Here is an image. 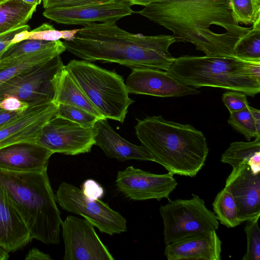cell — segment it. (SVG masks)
<instances>
[{"mask_svg":"<svg viewBox=\"0 0 260 260\" xmlns=\"http://www.w3.org/2000/svg\"><path fill=\"white\" fill-rule=\"evenodd\" d=\"M259 217L247 221L244 228L247 237V249L243 260L260 259V230L258 224Z\"/></svg>","mask_w":260,"mask_h":260,"instance_id":"obj_32","label":"cell"},{"mask_svg":"<svg viewBox=\"0 0 260 260\" xmlns=\"http://www.w3.org/2000/svg\"><path fill=\"white\" fill-rule=\"evenodd\" d=\"M212 205L213 212L220 224L228 228H233L242 223L239 218L238 208L234 197L225 188L217 193Z\"/></svg>","mask_w":260,"mask_h":260,"instance_id":"obj_26","label":"cell"},{"mask_svg":"<svg viewBox=\"0 0 260 260\" xmlns=\"http://www.w3.org/2000/svg\"><path fill=\"white\" fill-rule=\"evenodd\" d=\"M134 5H140L144 7L149 4L162 0H130Z\"/></svg>","mask_w":260,"mask_h":260,"instance_id":"obj_41","label":"cell"},{"mask_svg":"<svg viewBox=\"0 0 260 260\" xmlns=\"http://www.w3.org/2000/svg\"><path fill=\"white\" fill-rule=\"evenodd\" d=\"M115 185L126 198L134 201L168 198L177 182L169 173L157 174L129 166L117 173Z\"/></svg>","mask_w":260,"mask_h":260,"instance_id":"obj_12","label":"cell"},{"mask_svg":"<svg viewBox=\"0 0 260 260\" xmlns=\"http://www.w3.org/2000/svg\"><path fill=\"white\" fill-rule=\"evenodd\" d=\"M55 198L63 209L83 216L102 233L113 236L127 230L126 220L120 213L99 199L88 198L71 183H60Z\"/></svg>","mask_w":260,"mask_h":260,"instance_id":"obj_8","label":"cell"},{"mask_svg":"<svg viewBox=\"0 0 260 260\" xmlns=\"http://www.w3.org/2000/svg\"><path fill=\"white\" fill-rule=\"evenodd\" d=\"M92 128L94 145L100 147L108 157L120 161L131 159L153 161L144 147L131 143L121 137L111 126L107 119H99Z\"/></svg>","mask_w":260,"mask_h":260,"instance_id":"obj_18","label":"cell"},{"mask_svg":"<svg viewBox=\"0 0 260 260\" xmlns=\"http://www.w3.org/2000/svg\"><path fill=\"white\" fill-rule=\"evenodd\" d=\"M189 199H169L159 208L166 245L195 234L216 231L219 221L203 199L192 194Z\"/></svg>","mask_w":260,"mask_h":260,"instance_id":"obj_7","label":"cell"},{"mask_svg":"<svg viewBox=\"0 0 260 260\" xmlns=\"http://www.w3.org/2000/svg\"><path fill=\"white\" fill-rule=\"evenodd\" d=\"M61 41H46L27 39L12 44L0 57V62H5L19 56L39 52L58 44Z\"/></svg>","mask_w":260,"mask_h":260,"instance_id":"obj_28","label":"cell"},{"mask_svg":"<svg viewBox=\"0 0 260 260\" xmlns=\"http://www.w3.org/2000/svg\"><path fill=\"white\" fill-rule=\"evenodd\" d=\"M221 161L234 168L248 165L254 174L260 173V137L253 141L234 142L221 155Z\"/></svg>","mask_w":260,"mask_h":260,"instance_id":"obj_23","label":"cell"},{"mask_svg":"<svg viewBox=\"0 0 260 260\" xmlns=\"http://www.w3.org/2000/svg\"><path fill=\"white\" fill-rule=\"evenodd\" d=\"M168 73L193 88L212 87L253 97L260 92V62L233 55H184L175 58Z\"/></svg>","mask_w":260,"mask_h":260,"instance_id":"obj_5","label":"cell"},{"mask_svg":"<svg viewBox=\"0 0 260 260\" xmlns=\"http://www.w3.org/2000/svg\"><path fill=\"white\" fill-rule=\"evenodd\" d=\"M31 241L22 219L0 185V245L8 252H14Z\"/></svg>","mask_w":260,"mask_h":260,"instance_id":"obj_20","label":"cell"},{"mask_svg":"<svg viewBox=\"0 0 260 260\" xmlns=\"http://www.w3.org/2000/svg\"><path fill=\"white\" fill-rule=\"evenodd\" d=\"M37 144L53 153L76 155L88 153L94 145L93 128L55 114L43 126Z\"/></svg>","mask_w":260,"mask_h":260,"instance_id":"obj_10","label":"cell"},{"mask_svg":"<svg viewBox=\"0 0 260 260\" xmlns=\"http://www.w3.org/2000/svg\"><path fill=\"white\" fill-rule=\"evenodd\" d=\"M175 42L172 35L133 34L116 22H95L83 25L73 40L63 43L68 51L88 61L168 72L175 59L169 48Z\"/></svg>","mask_w":260,"mask_h":260,"instance_id":"obj_2","label":"cell"},{"mask_svg":"<svg viewBox=\"0 0 260 260\" xmlns=\"http://www.w3.org/2000/svg\"><path fill=\"white\" fill-rule=\"evenodd\" d=\"M64 65L60 55L26 72L17 75L0 85V100L14 96L29 105L51 101L52 80Z\"/></svg>","mask_w":260,"mask_h":260,"instance_id":"obj_9","label":"cell"},{"mask_svg":"<svg viewBox=\"0 0 260 260\" xmlns=\"http://www.w3.org/2000/svg\"><path fill=\"white\" fill-rule=\"evenodd\" d=\"M67 70L88 100L106 119L123 123L134 101L123 78L85 60H71Z\"/></svg>","mask_w":260,"mask_h":260,"instance_id":"obj_6","label":"cell"},{"mask_svg":"<svg viewBox=\"0 0 260 260\" xmlns=\"http://www.w3.org/2000/svg\"><path fill=\"white\" fill-rule=\"evenodd\" d=\"M56 115L87 128H93L99 119L94 115L82 109L67 104L57 105Z\"/></svg>","mask_w":260,"mask_h":260,"instance_id":"obj_30","label":"cell"},{"mask_svg":"<svg viewBox=\"0 0 260 260\" xmlns=\"http://www.w3.org/2000/svg\"><path fill=\"white\" fill-rule=\"evenodd\" d=\"M66 50L63 42L36 53L24 55L11 60L0 62V85L9 79L31 70L60 55Z\"/></svg>","mask_w":260,"mask_h":260,"instance_id":"obj_22","label":"cell"},{"mask_svg":"<svg viewBox=\"0 0 260 260\" xmlns=\"http://www.w3.org/2000/svg\"><path fill=\"white\" fill-rule=\"evenodd\" d=\"M112 0H42L45 9L66 8L101 4Z\"/></svg>","mask_w":260,"mask_h":260,"instance_id":"obj_34","label":"cell"},{"mask_svg":"<svg viewBox=\"0 0 260 260\" xmlns=\"http://www.w3.org/2000/svg\"><path fill=\"white\" fill-rule=\"evenodd\" d=\"M222 101L230 113L243 110L249 106L247 95L238 91L231 90L224 92Z\"/></svg>","mask_w":260,"mask_h":260,"instance_id":"obj_33","label":"cell"},{"mask_svg":"<svg viewBox=\"0 0 260 260\" xmlns=\"http://www.w3.org/2000/svg\"><path fill=\"white\" fill-rule=\"evenodd\" d=\"M233 55L241 59L260 62V21L238 39L233 48Z\"/></svg>","mask_w":260,"mask_h":260,"instance_id":"obj_27","label":"cell"},{"mask_svg":"<svg viewBox=\"0 0 260 260\" xmlns=\"http://www.w3.org/2000/svg\"><path fill=\"white\" fill-rule=\"evenodd\" d=\"M224 188L233 196L242 222L259 217L260 173H253L246 164L240 165L233 168Z\"/></svg>","mask_w":260,"mask_h":260,"instance_id":"obj_16","label":"cell"},{"mask_svg":"<svg viewBox=\"0 0 260 260\" xmlns=\"http://www.w3.org/2000/svg\"><path fill=\"white\" fill-rule=\"evenodd\" d=\"M6 0H0V4L3 3V2L5 1Z\"/></svg>","mask_w":260,"mask_h":260,"instance_id":"obj_44","label":"cell"},{"mask_svg":"<svg viewBox=\"0 0 260 260\" xmlns=\"http://www.w3.org/2000/svg\"><path fill=\"white\" fill-rule=\"evenodd\" d=\"M136 13L172 31L176 42L190 43L207 56H234L235 44L250 28L235 21L229 0H162Z\"/></svg>","mask_w":260,"mask_h":260,"instance_id":"obj_1","label":"cell"},{"mask_svg":"<svg viewBox=\"0 0 260 260\" xmlns=\"http://www.w3.org/2000/svg\"><path fill=\"white\" fill-rule=\"evenodd\" d=\"M29 26L25 25L21 27L16 28L8 32L0 35V57L6 51L8 48L12 44L11 41L14 35L22 30H28Z\"/></svg>","mask_w":260,"mask_h":260,"instance_id":"obj_37","label":"cell"},{"mask_svg":"<svg viewBox=\"0 0 260 260\" xmlns=\"http://www.w3.org/2000/svg\"><path fill=\"white\" fill-rule=\"evenodd\" d=\"M128 93L168 98L197 94L196 88L181 83L167 71L148 68L132 69L125 83Z\"/></svg>","mask_w":260,"mask_h":260,"instance_id":"obj_15","label":"cell"},{"mask_svg":"<svg viewBox=\"0 0 260 260\" xmlns=\"http://www.w3.org/2000/svg\"><path fill=\"white\" fill-rule=\"evenodd\" d=\"M53 153L37 143H20L0 149V168L13 171L47 170Z\"/></svg>","mask_w":260,"mask_h":260,"instance_id":"obj_19","label":"cell"},{"mask_svg":"<svg viewBox=\"0 0 260 260\" xmlns=\"http://www.w3.org/2000/svg\"><path fill=\"white\" fill-rule=\"evenodd\" d=\"M228 123L244 135L248 141L260 137V111L250 106L230 113Z\"/></svg>","mask_w":260,"mask_h":260,"instance_id":"obj_25","label":"cell"},{"mask_svg":"<svg viewBox=\"0 0 260 260\" xmlns=\"http://www.w3.org/2000/svg\"><path fill=\"white\" fill-rule=\"evenodd\" d=\"M222 242L216 231L201 233L167 244L168 260H220Z\"/></svg>","mask_w":260,"mask_h":260,"instance_id":"obj_17","label":"cell"},{"mask_svg":"<svg viewBox=\"0 0 260 260\" xmlns=\"http://www.w3.org/2000/svg\"><path fill=\"white\" fill-rule=\"evenodd\" d=\"M47 171L18 172L0 168V185L20 215L31 240L57 244L62 220Z\"/></svg>","mask_w":260,"mask_h":260,"instance_id":"obj_4","label":"cell"},{"mask_svg":"<svg viewBox=\"0 0 260 260\" xmlns=\"http://www.w3.org/2000/svg\"><path fill=\"white\" fill-rule=\"evenodd\" d=\"M233 18L238 24L253 25L260 21V0H229Z\"/></svg>","mask_w":260,"mask_h":260,"instance_id":"obj_29","label":"cell"},{"mask_svg":"<svg viewBox=\"0 0 260 260\" xmlns=\"http://www.w3.org/2000/svg\"><path fill=\"white\" fill-rule=\"evenodd\" d=\"M24 2L28 4H34L36 5H40L41 3L42 0H22Z\"/></svg>","mask_w":260,"mask_h":260,"instance_id":"obj_43","label":"cell"},{"mask_svg":"<svg viewBox=\"0 0 260 260\" xmlns=\"http://www.w3.org/2000/svg\"><path fill=\"white\" fill-rule=\"evenodd\" d=\"M57 109L52 101L29 105L0 127V149L20 143L37 144L43 126L55 115Z\"/></svg>","mask_w":260,"mask_h":260,"instance_id":"obj_13","label":"cell"},{"mask_svg":"<svg viewBox=\"0 0 260 260\" xmlns=\"http://www.w3.org/2000/svg\"><path fill=\"white\" fill-rule=\"evenodd\" d=\"M22 112L5 110L0 108V127L9 122Z\"/></svg>","mask_w":260,"mask_h":260,"instance_id":"obj_39","label":"cell"},{"mask_svg":"<svg viewBox=\"0 0 260 260\" xmlns=\"http://www.w3.org/2000/svg\"><path fill=\"white\" fill-rule=\"evenodd\" d=\"M28 34V30H24L16 33L12 39L11 43L15 44L27 40Z\"/></svg>","mask_w":260,"mask_h":260,"instance_id":"obj_40","label":"cell"},{"mask_svg":"<svg viewBox=\"0 0 260 260\" xmlns=\"http://www.w3.org/2000/svg\"><path fill=\"white\" fill-rule=\"evenodd\" d=\"M52 84L53 96L52 102L57 106L67 104L82 109L99 119L104 118L88 100L65 66L54 75Z\"/></svg>","mask_w":260,"mask_h":260,"instance_id":"obj_21","label":"cell"},{"mask_svg":"<svg viewBox=\"0 0 260 260\" xmlns=\"http://www.w3.org/2000/svg\"><path fill=\"white\" fill-rule=\"evenodd\" d=\"M81 189L86 197L91 199H99L104 195L103 187L92 179L86 180Z\"/></svg>","mask_w":260,"mask_h":260,"instance_id":"obj_35","label":"cell"},{"mask_svg":"<svg viewBox=\"0 0 260 260\" xmlns=\"http://www.w3.org/2000/svg\"><path fill=\"white\" fill-rule=\"evenodd\" d=\"M25 260H52L50 256L41 251L37 248L31 249L26 254Z\"/></svg>","mask_w":260,"mask_h":260,"instance_id":"obj_38","label":"cell"},{"mask_svg":"<svg viewBox=\"0 0 260 260\" xmlns=\"http://www.w3.org/2000/svg\"><path fill=\"white\" fill-rule=\"evenodd\" d=\"M133 5L130 0H112L77 7L46 9L43 15L56 23L64 24L84 25L96 22H116L132 15Z\"/></svg>","mask_w":260,"mask_h":260,"instance_id":"obj_14","label":"cell"},{"mask_svg":"<svg viewBox=\"0 0 260 260\" xmlns=\"http://www.w3.org/2000/svg\"><path fill=\"white\" fill-rule=\"evenodd\" d=\"M37 6L22 0H6L1 3L0 35L26 25Z\"/></svg>","mask_w":260,"mask_h":260,"instance_id":"obj_24","label":"cell"},{"mask_svg":"<svg viewBox=\"0 0 260 260\" xmlns=\"http://www.w3.org/2000/svg\"><path fill=\"white\" fill-rule=\"evenodd\" d=\"M64 244L63 260H114L108 248L85 218L66 217L61 223Z\"/></svg>","mask_w":260,"mask_h":260,"instance_id":"obj_11","label":"cell"},{"mask_svg":"<svg viewBox=\"0 0 260 260\" xmlns=\"http://www.w3.org/2000/svg\"><path fill=\"white\" fill-rule=\"evenodd\" d=\"M137 120L135 132L141 145L168 173L193 177L203 167L209 149L202 132L161 115Z\"/></svg>","mask_w":260,"mask_h":260,"instance_id":"obj_3","label":"cell"},{"mask_svg":"<svg viewBox=\"0 0 260 260\" xmlns=\"http://www.w3.org/2000/svg\"><path fill=\"white\" fill-rule=\"evenodd\" d=\"M9 252L0 245V260H7L9 257Z\"/></svg>","mask_w":260,"mask_h":260,"instance_id":"obj_42","label":"cell"},{"mask_svg":"<svg viewBox=\"0 0 260 260\" xmlns=\"http://www.w3.org/2000/svg\"><path fill=\"white\" fill-rule=\"evenodd\" d=\"M29 105L14 96H8L0 100V108L8 111L23 112Z\"/></svg>","mask_w":260,"mask_h":260,"instance_id":"obj_36","label":"cell"},{"mask_svg":"<svg viewBox=\"0 0 260 260\" xmlns=\"http://www.w3.org/2000/svg\"><path fill=\"white\" fill-rule=\"evenodd\" d=\"M79 29L58 30L49 23H43L35 29L29 31L27 39L46 41H56L60 39L65 41L73 40Z\"/></svg>","mask_w":260,"mask_h":260,"instance_id":"obj_31","label":"cell"}]
</instances>
